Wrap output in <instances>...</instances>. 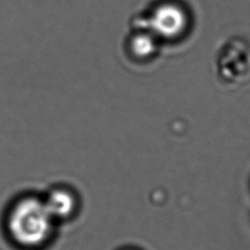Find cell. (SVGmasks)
Wrapping results in <instances>:
<instances>
[{"mask_svg":"<svg viewBox=\"0 0 250 250\" xmlns=\"http://www.w3.org/2000/svg\"><path fill=\"white\" fill-rule=\"evenodd\" d=\"M3 226L8 239L21 250H40L53 239L58 224L49 213L42 194L16 196L8 205Z\"/></svg>","mask_w":250,"mask_h":250,"instance_id":"obj_1","label":"cell"},{"mask_svg":"<svg viewBox=\"0 0 250 250\" xmlns=\"http://www.w3.org/2000/svg\"><path fill=\"white\" fill-rule=\"evenodd\" d=\"M215 62L222 79L240 82L250 75V44L240 37L229 38L220 46Z\"/></svg>","mask_w":250,"mask_h":250,"instance_id":"obj_2","label":"cell"},{"mask_svg":"<svg viewBox=\"0 0 250 250\" xmlns=\"http://www.w3.org/2000/svg\"><path fill=\"white\" fill-rule=\"evenodd\" d=\"M45 205L59 225L72 219L78 210L79 200L74 189L66 185H54L43 194Z\"/></svg>","mask_w":250,"mask_h":250,"instance_id":"obj_3","label":"cell"},{"mask_svg":"<svg viewBox=\"0 0 250 250\" xmlns=\"http://www.w3.org/2000/svg\"><path fill=\"white\" fill-rule=\"evenodd\" d=\"M186 15L177 5L164 4L156 9L152 16L153 30L163 36H175L186 25Z\"/></svg>","mask_w":250,"mask_h":250,"instance_id":"obj_4","label":"cell"},{"mask_svg":"<svg viewBox=\"0 0 250 250\" xmlns=\"http://www.w3.org/2000/svg\"><path fill=\"white\" fill-rule=\"evenodd\" d=\"M134 49L138 55H146L153 49L152 40L148 36H139L134 40Z\"/></svg>","mask_w":250,"mask_h":250,"instance_id":"obj_5","label":"cell"}]
</instances>
